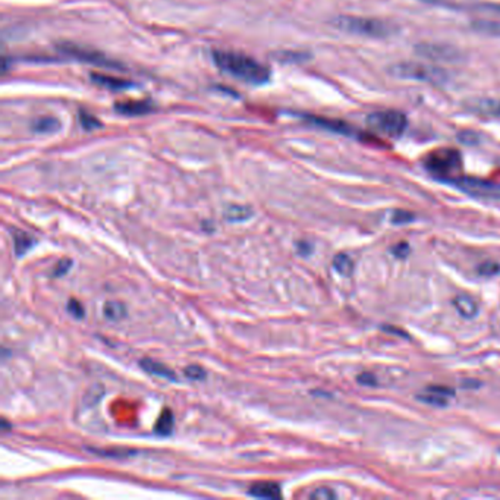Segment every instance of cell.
<instances>
[{"label": "cell", "mask_w": 500, "mask_h": 500, "mask_svg": "<svg viewBox=\"0 0 500 500\" xmlns=\"http://www.w3.org/2000/svg\"><path fill=\"white\" fill-rule=\"evenodd\" d=\"M415 50H417L418 55H421L423 57H427V59H431V60H446V62H450V60H456L458 57H459V53H458L453 47L443 46V44H418L415 47Z\"/></svg>", "instance_id": "9"}, {"label": "cell", "mask_w": 500, "mask_h": 500, "mask_svg": "<svg viewBox=\"0 0 500 500\" xmlns=\"http://www.w3.org/2000/svg\"><path fill=\"white\" fill-rule=\"evenodd\" d=\"M298 251L301 255H308L311 252V245H308L307 242H299L298 244Z\"/></svg>", "instance_id": "33"}, {"label": "cell", "mask_w": 500, "mask_h": 500, "mask_svg": "<svg viewBox=\"0 0 500 500\" xmlns=\"http://www.w3.org/2000/svg\"><path fill=\"white\" fill-rule=\"evenodd\" d=\"M66 308H68V313L69 314L72 315V317H75V318H84V315H85V310H84V307H82V304L81 302H78L76 299H69V302H68V305H66Z\"/></svg>", "instance_id": "24"}, {"label": "cell", "mask_w": 500, "mask_h": 500, "mask_svg": "<svg viewBox=\"0 0 500 500\" xmlns=\"http://www.w3.org/2000/svg\"><path fill=\"white\" fill-rule=\"evenodd\" d=\"M91 79L98 85H103V87L110 88V90H123V88H128L131 85V82L125 81V79H120V78H116V76L103 75V74H93Z\"/></svg>", "instance_id": "16"}, {"label": "cell", "mask_w": 500, "mask_h": 500, "mask_svg": "<svg viewBox=\"0 0 500 500\" xmlns=\"http://www.w3.org/2000/svg\"><path fill=\"white\" fill-rule=\"evenodd\" d=\"M333 267L336 269L337 273H340L343 276H349L352 273V269H354V263L346 254H337L336 257L333 258Z\"/></svg>", "instance_id": "21"}, {"label": "cell", "mask_w": 500, "mask_h": 500, "mask_svg": "<svg viewBox=\"0 0 500 500\" xmlns=\"http://www.w3.org/2000/svg\"><path fill=\"white\" fill-rule=\"evenodd\" d=\"M60 126V123L55 118H40L33 123V131L35 132H55Z\"/></svg>", "instance_id": "22"}, {"label": "cell", "mask_w": 500, "mask_h": 500, "mask_svg": "<svg viewBox=\"0 0 500 500\" xmlns=\"http://www.w3.org/2000/svg\"><path fill=\"white\" fill-rule=\"evenodd\" d=\"M500 272V266L497 263H493V261H487V263H483L481 266L479 267V273L481 276H494Z\"/></svg>", "instance_id": "26"}, {"label": "cell", "mask_w": 500, "mask_h": 500, "mask_svg": "<svg viewBox=\"0 0 500 500\" xmlns=\"http://www.w3.org/2000/svg\"><path fill=\"white\" fill-rule=\"evenodd\" d=\"M225 216L229 222H244L252 216V210L245 206H230L226 210Z\"/></svg>", "instance_id": "18"}, {"label": "cell", "mask_w": 500, "mask_h": 500, "mask_svg": "<svg viewBox=\"0 0 500 500\" xmlns=\"http://www.w3.org/2000/svg\"><path fill=\"white\" fill-rule=\"evenodd\" d=\"M213 60L220 71L254 85L266 84L270 79V71L267 66L244 53L214 50Z\"/></svg>", "instance_id": "1"}, {"label": "cell", "mask_w": 500, "mask_h": 500, "mask_svg": "<svg viewBox=\"0 0 500 500\" xmlns=\"http://www.w3.org/2000/svg\"><path fill=\"white\" fill-rule=\"evenodd\" d=\"M184 374H185L188 379H191V380H203L206 377V371L203 370L201 367H198V365H189V367H186Z\"/></svg>", "instance_id": "27"}, {"label": "cell", "mask_w": 500, "mask_h": 500, "mask_svg": "<svg viewBox=\"0 0 500 500\" xmlns=\"http://www.w3.org/2000/svg\"><path fill=\"white\" fill-rule=\"evenodd\" d=\"M455 308L458 310V313L465 317V318H472L475 317L479 313V305L475 302L474 298L468 296V295H459L453 299Z\"/></svg>", "instance_id": "14"}, {"label": "cell", "mask_w": 500, "mask_h": 500, "mask_svg": "<svg viewBox=\"0 0 500 500\" xmlns=\"http://www.w3.org/2000/svg\"><path fill=\"white\" fill-rule=\"evenodd\" d=\"M447 182L472 197L490 198V200H499L500 198V184L491 182V181L471 178V176H455V178L449 179Z\"/></svg>", "instance_id": "6"}, {"label": "cell", "mask_w": 500, "mask_h": 500, "mask_svg": "<svg viewBox=\"0 0 500 500\" xmlns=\"http://www.w3.org/2000/svg\"><path fill=\"white\" fill-rule=\"evenodd\" d=\"M60 52H63L68 56H72L75 59H79L82 62H88V63H94L98 66H104V68H118L119 63L113 62L107 59L106 56H103L101 53H98L96 50H91L87 47L82 46H76L74 43H63L59 44Z\"/></svg>", "instance_id": "7"}, {"label": "cell", "mask_w": 500, "mask_h": 500, "mask_svg": "<svg viewBox=\"0 0 500 500\" xmlns=\"http://www.w3.org/2000/svg\"><path fill=\"white\" fill-rule=\"evenodd\" d=\"M79 119H81V125L88 131L94 129V128L100 126V122L97 120V118L93 116V115H90V113H87V112H81V113H79Z\"/></svg>", "instance_id": "25"}, {"label": "cell", "mask_w": 500, "mask_h": 500, "mask_svg": "<svg viewBox=\"0 0 500 500\" xmlns=\"http://www.w3.org/2000/svg\"><path fill=\"white\" fill-rule=\"evenodd\" d=\"M468 109L483 115V116H491V118H500V103L494 100H474L468 104Z\"/></svg>", "instance_id": "11"}, {"label": "cell", "mask_w": 500, "mask_h": 500, "mask_svg": "<svg viewBox=\"0 0 500 500\" xmlns=\"http://www.w3.org/2000/svg\"><path fill=\"white\" fill-rule=\"evenodd\" d=\"M310 497H313V499H335L336 493H333L330 489H317L310 494Z\"/></svg>", "instance_id": "30"}, {"label": "cell", "mask_w": 500, "mask_h": 500, "mask_svg": "<svg viewBox=\"0 0 500 500\" xmlns=\"http://www.w3.org/2000/svg\"><path fill=\"white\" fill-rule=\"evenodd\" d=\"M71 264H72V261L71 260H68V258H63V260H60L57 264H56V267H55V270L52 272V274L55 276V277H60V276H63L69 269H71Z\"/></svg>", "instance_id": "29"}, {"label": "cell", "mask_w": 500, "mask_h": 500, "mask_svg": "<svg viewBox=\"0 0 500 500\" xmlns=\"http://www.w3.org/2000/svg\"><path fill=\"white\" fill-rule=\"evenodd\" d=\"M250 494L255 496V497H264V499H279V497H282L280 487L276 483L254 484L250 489Z\"/></svg>", "instance_id": "15"}, {"label": "cell", "mask_w": 500, "mask_h": 500, "mask_svg": "<svg viewBox=\"0 0 500 500\" xmlns=\"http://www.w3.org/2000/svg\"><path fill=\"white\" fill-rule=\"evenodd\" d=\"M357 380H358L359 384H362V386H376V384H377V379H376V376L371 374V373H362V374H359Z\"/></svg>", "instance_id": "31"}, {"label": "cell", "mask_w": 500, "mask_h": 500, "mask_svg": "<svg viewBox=\"0 0 500 500\" xmlns=\"http://www.w3.org/2000/svg\"><path fill=\"white\" fill-rule=\"evenodd\" d=\"M425 169L442 181L455 178L462 167L461 153L455 148H439L428 153L424 160Z\"/></svg>", "instance_id": "2"}, {"label": "cell", "mask_w": 500, "mask_h": 500, "mask_svg": "<svg viewBox=\"0 0 500 500\" xmlns=\"http://www.w3.org/2000/svg\"><path fill=\"white\" fill-rule=\"evenodd\" d=\"M414 220V214L408 213V211H402V210H398L392 214V222L393 223H398V225H402V223H408V222H412Z\"/></svg>", "instance_id": "28"}, {"label": "cell", "mask_w": 500, "mask_h": 500, "mask_svg": "<svg viewBox=\"0 0 500 500\" xmlns=\"http://www.w3.org/2000/svg\"><path fill=\"white\" fill-rule=\"evenodd\" d=\"M337 28L358 35H367L373 38H384L393 33V28L386 22L371 19V18H359V16H339L335 21Z\"/></svg>", "instance_id": "3"}, {"label": "cell", "mask_w": 500, "mask_h": 500, "mask_svg": "<svg viewBox=\"0 0 500 500\" xmlns=\"http://www.w3.org/2000/svg\"><path fill=\"white\" fill-rule=\"evenodd\" d=\"M390 72L393 75L406 78V79H417V81H425L430 84H443L447 75L443 69H439L436 66L424 65V63H412L405 62L392 66Z\"/></svg>", "instance_id": "4"}, {"label": "cell", "mask_w": 500, "mask_h": 500, "mask_svg": "<svg viewBox=\"0 0 500 500\" xmlns=\"http://www.w3.org/2000/svg\"><path fill=\"white\" fill-rule=\"evenodd\" d=\"M393 254L396 255V257H406L408 255V252H409V245L406 244V242H401V244H398L396 247H393Z\"/></svg>", "instance_id": "32"}, {"label": "cell", "mask_w": 500, "mask_h": 500, "mask_svg": "<svg viewBox=\"0 0 500 500\" xmlns=\"http://www.w3.org/2000/svg\"><path fill=\"white\" fill-rule=\"evenodd\" d=\"M474 30L481 31V33L491 34V35H499L500 37V22L491 21H477L472 24Z\"/></svg>", "instance_id": "23"}, {"label": "cell", "mask_w": 500, "mask_h": 500, "mask_svg": "<svg viewBox=\"0 0 500 500\" xmlns=\"http://www.w3.org/2000/svg\"><path fill=\"white\" fill-rule=\"evenodd\" d=\"M103 314L110 321H119L126 315V308L122 302L118 301H107L103 305Z\"/></svg>", "instance_id": "17"}, {"label": "cell", "mask_w": 500, "mask_h": 500, "mask_svg": "<svg viewBox=\"0 0 500 500\" xmlns=\"http://www.w3.org/2000/svg\"><path fill=\"white\" fill-rule=\"evenodd\" d=\"M13 241H15V252L16 255H22L30 250L34 245V240L25 232H15L13 233Z\"/></svg>", "instance_id": "20"}, {"label": "cell", "mask_w": 500, "mask_h": 500, "mask_svg": "<svg viewBox=\"0 0 500 500\" xmlns=\"http://www.w3.org/2000/svg\"><path fill=\"white\" fill-rule=\"evenodd\" d=\"M115 107H116V112L126 115V116H140V115H145L153 110V106L148 101H134V100L118 103Z\"/></svg>", "instance_id": "12"}, {"label": "cell", "mask_w": 500, "mask_h": 500, "mask_svg": "<svg viewBox=\"0 0 500 500\" xmlns=\"http://www.w3.org/2000/svg\"><path fill=\"white\" fill-rule=\"evenodd\" d=\"M367 123L387 137H401L406 128V118L399 110H379L368 115Z\"/></svg>", "instance_id": "5"}, {"label": "cell", "mask_w": 500, "mask_h": 500, "mask_svg": "<svg viewBox=\"0 0 500 500\" xmlns=\"http://www.w3.org/2000/svg\"><path fill=\"white\" fill-rule=\"evenodd\" d=\"M453 396V392L443 386H431L427 387L418 398L425 403L436 405V406H445L449 402V399Z\"/></svg>", "instance_id": "10"}, {"label": "cell", "mask_w": 500, "mask_h": 500, "mask_svg": "<svg viewBox=\"0 0 500 500\" xmlns=\"http://www.w3.org/2000/svg\"><path fill=\"white\" fill-rule=\"evenodd\" d=\"M140 365L142 367V370L147 371L148 374L157 376V377H163V379H167V380H176V376H175L173 371L170 370L169 367H166L162 362H157V361H153V359H142Z\"/></svg>", "instance_id": "13"}, {"label": "cell", "mask_w": 500, "mask_h": 500, "mask_svg": "<svg viewBox=\"0 0 500 500\" xmlns=\"http://www.w3.org/2000/svg\"><path fill=\"white\" fill-rule=\"evenodd\" d=\"M304 119L310 123H313L318 128L340 134L345 137H354V138H364V134L351 123L340 119H332V118H324V116H314V115H304Z\"/></svg>", "instance_id": "8"}, {"label": "cell", "mask_w": 500, "mask_h": 500, "mask_svg": "<svg viewBox=\"0 0 500 500\" xmlns=\"http://www.w3.org/2000/svg\"><path fill=\"white\" fill-rule=\"evenodd\" d=\"M154 428H156L157 434H169L172 431V428H173V414L170 412L169 409H164L162 415L159 417Z\"/></svg>", "instance_id": "19"}]
</instances>
